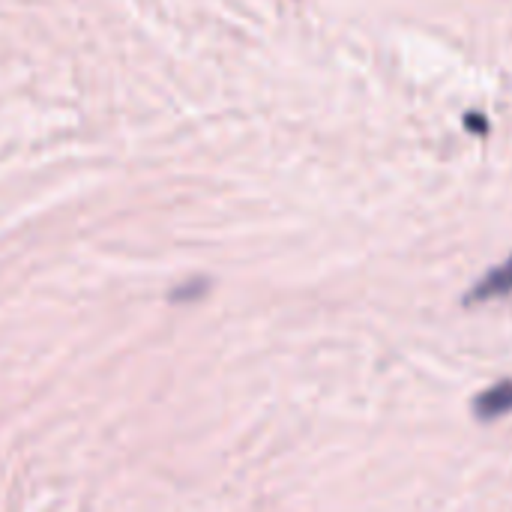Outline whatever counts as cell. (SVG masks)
<instances>
[{
  "label": "cell",
  "mask_w": 512,
  "mask_h": 512,
  "mask_svg": "<svg viewBox=\"0 0 512 512\" xmlns=\"http://www.w3.org/2000/svg\"><path fill=\"white\" fill-rule=\"evenodd\" d=\"M474 411H477V417H480V420H498V417L510 414L512 411V381H504V384H498V387L486 390V393L477 399Z\"/></svg>",
  "instance_id": "1"
},
{
  "label": "cell",
  "mask_w": 512,
  "mask_h": 512,
  "mask_svg": "<svg viewBox=\"0 0 512 512\" xmlns=\"http://www.w3.org/2000/svg\"><path fill=\"white\" fill-rule=\"evenodd\" d=\"M512 291V258L504 264V267H498L495 273H489L480 285H477V291L471 294V300H492V297H501V294H510Z\"/></svg>",
  "instance_id": "2"
}]
</instances>
